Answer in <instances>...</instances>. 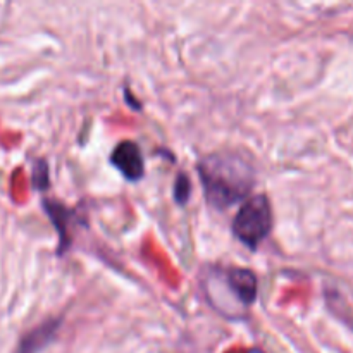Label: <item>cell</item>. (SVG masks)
Here are the masks:
<instances>
[{
  "mask_svg": "<svg viewBox=\"0 0 353 353\" xmlns=\"http://www.w3.org/2000/svg\"><path fill=\"white\" fill-rule=\"evenodd\" d=\"M192 195V183L185 172H179L174 181V200L179 205H186Z\"/></svg>",
  "mask_w": 353,
  "mask_h": 353,
  "instance_id": "cell-8",
  "label": "cell"
},
{
  "mask_svg": "<svg viewBox=\"0 0 353 353\" xmlns=\"http://www.w3.org/2000/svg\"><path fill=\"white\" fill-rule=\"evenodd\" d=\"M217 278L221 286L233 295L234 302L241 307H250L257 300L259 281L254 271L243 268H228L219 271Z\"/></svg>",
  "mask_w": 353,
  "mask_h": 353,
  "instance_id": "cell-3",
  "label": "cell"
},
{
  "mask_svg": "<svg viewBox=\"0 0 353 353\" xmlns=\"http://www.w3.org/2000/svg\"><path fill=\"white\" fill-rule=\"evenodd\" d=\"M31 179H33L34 190H38V192H45V190L50 186V181H48L47 161H43V159H38V161H34L33 176H31Z\"/></svg>",
  "mask_w": 353,
  "mask_h": 353,
  "instance_id": "cell-7",
  "label": "cell"
},
{
  "mask_svg": "<svg viewBox=\"0 0 353 353\" xmlns=\"http://www.w3.org/2000/svg\"><path fill=\"white\" fill-rule=\"evenodd\" d=\"M247 353H264V352L259 350V348H252V350H248Z\"/></svg>",
  "mask_w": 353,
  "mask_h": 353,
  "instance_id": "cell-9",
  "label": "cell"
},
{
  "mask_svg": "<svg viewBox=\"0 0 353 353\" xmlns=\"http://www.w3.org/2000/svg\"><path fill=\"white\" fill-rule=\"evenodd\" d=\"M61 323L62 319H48L45 321V323H41L40 326L28 331V333L21 338L19 345H17L16 348V353H40L45 347H48V345L54 341Z\"/></svg>",
  "mask_w": 353,
  "mask_h": 353,
  "instance_id": "cell-5",
  "label": "cell"
},
{
  "mask_svg": "<svg viewBox=\"0 0 353 353\" xmlns=\"http://www.w3.org/2000/svg\"><path fill=\"white\" fill-rule=\"evenodd\" d=\"M41 205H43L45 214L50 217L54 228L57 230L59 240H61L59 241L57 254L62 255L65 250H69V245H71V238H69V234H68V228H69V223L72 221V217H74V212L69 209H65L62 203L55 202V200L43 199L41 200Z\"/></svg>",
  "mask_w": 353,
  "mask_h": 353,
  "instance_id": "cell-6",
  "label": "cell"
},
{
  "mask_svg": "<svg viewBox=\"0 0 353 353\" xmlns=\"http://www.w3.org/2000/svg\"><path fill=\"white\" fill-rule=\"evenodd\" d=\"M110 162L114 168L128 179V181H138L145 174V162L140 147L134 141L124 140L114 148L110 155Z\"/></svg>",
  "mask_w": 353,
  "mask_h": 353,
  "instance_id": "cell-4",
  "label": "cell"
},
{
  "mask_svg": "<svg viewBox=\"0 0 353 353\" xmlns=\"http://www.w3.org/2000/svg\"><path fill=\"white\" fill-rule=\"evenodd\" d=\"M205 199L214 209L226 210L248 196L255 186V171L238 154H210L196 168Z\"/></svg>",
  "mask_w": 353,
  "mask_h": 353,
  "instance_id": "cell-1",
  "label": "cell"
},
{
  "mask_svg": "<svg viewBox=\"0 0 353 353\" xmlns=\"http://www.w3.org/2000/svg\"><path fill=\"white\" fill-rule=\"evenodd\" d=\"M231 230L245 247L257 250L272 230V209L268 196L254 195L247 199L234 216Z\"/></svg>",
  "mask_w": 353,
  "mask_h": 353,
  "instance_id": "cell-2",
  "label": "cell"
}]
</instances>
